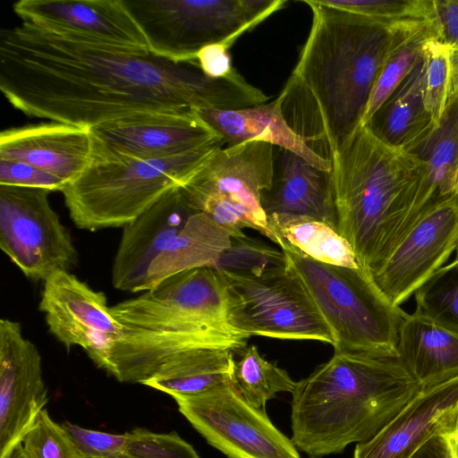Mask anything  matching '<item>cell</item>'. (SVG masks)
Returning <instances> with one entry per match:
<instances>
[{"instance_id":"cell-1","label":"cell","mask_w":458,"mask_h":458,"mask_svg":"<svg viewBox=\"0 0 458 458\" xmlns=\"http://www.w3.org/2000/svg\"><path fill=\"white\" fill-rule=\"evenodd\" d=\"M0 89L28 116L88 130L140 113L235 110L261 98L235 68L213 79L148 51L27 22L0 30Z\"/></svg>"},{"instance_id":"cell-2","label":"cell","mask_w":458,"mask_h":458,"mask_svg":"<svg viewBox=\"0 0 458 458\" xmlns=\"http://www.w3.org/2000/svg\"><path fill=\"white\" fill-rule=\"evenodd\" d=\"M301 2L312 11V25L282 90L283 113L293 130L318 154V148L325 149L330 160L362 126L373 89L402 28L320 0Z\"/></svg>"},{"instance_id":"cell-3","label":"cell","mask_w":458,"mask_h":458,"mask_svg":"<svg viewBox=\"0 0 458 458\" xmlns=\"http://www.w3.org/2000/svg\"><path fill=\"white\" fill-rule=\"evenodd\" d=\"M110 310L123 333L100 369L122 383L142 384L189 349L224 346L240 353L247 347L248 338L230 324L227 284L213 267L174 275Z\"/></svg>"},{"instance_id":"cell-4","label":"cell","mask_w":458,"mask_h":458,"mask_svg":"<svg viewBox=\"0 0 458 458\" xmlns=\"http://www.w3.org/2000/svg\"><path fill=\"white\" fill-rule=\"evenodd\" d=\"M421 389L396 359L335 351L297 382L292 441L310 458L343 453L372 438Z\"/></svg>"},{"instance_id":"cell-5","label":"cell","mask_w":458,"mask_h":458,"mask_svg":"<svg viewBox=\"0 0 458 458\" xmlns=\"http://www.w3.org/2000/svg\"><path fill=\"white\" fill-rule=\"evenodd\" d=\"M330 161L335 229L369 277L390 254L426 166L415 155L383 142L364 125Z\"/></svg>"},{"instance_id":"cell-6","label":"cell","mask_w":458,"mask_h":458,"mask_svg":"<svg viewBox=\"0 0 458 458\" xmlns=\"http://www.w3.org/2000/svg\"><path fill=\"white\" fill-rule=\"evenodd\" d=\"M90 160L62 193L76 227H123L168 191L182 187L225 144L218 140L167 158L141 159L119 153L92 132Z\"/></svg>"},{"instance_id":"cell-7","label":"cell","mask_w":458,"mask_h":458,"mask_svg":"<svg viewBox=\"0 0 458 458\" xmlns=\"http://www.w3.org/2000/svg\"><path fill=\"white\" fill-rule=\"evenodd\" d=\"M278 247L328 325L334 351L396 359L407 313L392 304L361 268L315 260L282 239Z\"/></svg>"},{"instance_id":"cell-8","label":"cell","mask_w":458,"mask_h":458,"mask_svg":"<svg viewBox=\"0 0 458 458\" xmlns=\"http://www.w3.org/2000/svg\"><path fill=\"white\" fill-rule=\"evenodd\" d=\"M149 52L176 64H196L204 47L231 46L282 9L285 0H125Z\"/></svg>"},{"instance_id":"cell-9","label":"cell","mask_w":458,"mask_h":458,"mask_svg":"<svg viewBox=\"0 0 458 458\" xmlns=\"http://www.w3.org/2000/svg\"><path fill=\"white\" fill-rule=\"evenodd\" d=\"M218 271L228 288L230 324L239 335L334 344L328 325L286 259L256 270Z\"/></svg>"},{"instance_id":"cell-10","label":"cell","mask_w":458,"mask_h":458,"mask_svg":"<svg viewBox=\"0 0 458 458\" xmlns=\"http://www.w3.org/2000/svg\"><path fill=\"white\" fill-rule=\"evenodd\" d=\"M47 189L0 185V248L29 279L45 281L78 263L67 228Z\"/></svg>"},{"instance_id":"cell-11","label":"cell","mask_w":458,"mask_h":458,"mask_svg":"<svg viewBox=\"0 0 458 458\" xmlns=\"http://www.w3.org/2000/svg\"><path fill=\"white\" fill-rule=\"evenodd\" d=\"M173 398L191 425L229 458H301L292 439L266 411L247 403L235 384Z\"/></svg>"},{"instance_id":"cell-12","label":"cell","mask_w":458,"mask_h":458,"mask_svg":"<svg viewBox=\"0 0 458 458\" xmlns=\"http://www.w3.org/2000/svg\"><path fill=\"white\" fill-rule=\"evenodd\" d=\"M38 309L49 333L68 352L81 347L98 368L123 333L106 295L66 270L55 271L44 281Z\"/></svg>"},{"instance_id":"cell-13","label":"cell","mask_w":458,"mask_h":458,"mask_svg":"<svg viewBox=\"0 0 458 458\" xmlns=\"http://www.w3.org/2000/svg\"><path fill=\"white\" fill-rule=\"evenodd\" d=\"M458 196L428 211L402 238L369 278L394 306L415 293L455 251Z\"/></svg>"},{"instance_id":"cell-14","label":"cell","mask_w":458,"mask_h":458,"mask_svg":"<svg viewBox=\"0 0 458 458\" xmlns=\"http://www.w3.org/2000/svg\"><path fill=\"white\" fill-rule=\"evenodd\" d=\"M48 402L36 345L19 322L0 320V458L19 443Z\"/></svg>"},{"instance_id":"cell-15","label":"cell","mask_w":458,"mask_h":458,"mask_svg":"<svg viewBox=\"0 0 458 458\" xmlns=\"http://www.w3.org/2000/svg\"><path fill=\"white\" fill-rule=\"evenodd\" d=\"M273 147L264 141L250 140L221 148L181 190L191 204L216 196L243 206L264 227L271 231L261 199L273 184Z\"/></svg>"},{"instance_id":"cell-16","label":"cell","mask_w":458,"mask_h":458,"mask_svg":"<svg viewBox=\"0 0 458 458\" xmlns=\"http://www.w3.org/2000/svg\"><path fill=\"white\" fill-rule=\"evenodd\" d=\"M13 9L22 22L52 32L149 52L125 0H20Z\"/></svg>"},{"instance_id":"cell-17","label":"cell","mask_w":458,"mask_h":458,"mask_svg":"<svg viewBox=\"0 0 458 458\" xmlns=\"http://www.w3.org/2000/svg\"><path fill=\"white\" fill-rule=\"evenodd\" d=\"M90 131L108 148L141 159L167 158L224 140L194 109L135 114Z\"/></svg>"},{"instance_id":"cell-18","label":"cell","mask_w":458,"mask_h":458,"mask_svg":"<svg viewBox=\"0 0 458 458\" xmlns=\"http://www.w3.org/2000/svg\"><path fill=\"white\" fill-rule=\"evenodd\" d=\"M197 211L179 187L123 226L112 268L113 286L123 292H142L151 263Z\"/></svg>"},{"instance_id":"cell-19","label":"cell","mask_w":458,"mask_h":458,"mask_svg":"<svg viewBox=\"0 0 458 458\" xmlns=\"http://www.w3.org/2000/svg\"><path fill=\"white\" fill-rule=\"evenodd\" d=\"M91 151L90 130L61 123L11 128L0 133V158L32 165L67 184L87 167Z\"/></svg>"},{"instance_id":"cell-20","label":"cell","mask_w":458,"mask_h":458,"mask_svg":"<svg viewBox=\"0 0 458 458\" xmlns=\"http://www.w3.org/2000/svg\"><path fill=\"white\" fill-rule=\"evenodd\" d=\"M458 405V375L424 387L380 431L356 445L353 458H410Z\"/></svg>"},{"instance_id":"cell-21","label":"cell","mask_w":458,"mask_h":458,"mask_svg":"<svg viewBox=\"0 0 458 458\" xmlns=\"http://www.w3.org/2000/svg\"><path fill=\"white\" fill-rule=\"evenodd\" d=\"M406 151L424 163L426 172L394 248L428 211L458 196V91L450 94L438 123Z\"/></svg>"},{"instance_id":"cell-22","label":"cell","mask_w":458,"mask_h":458,"mask_svg":"<svg viewBox=\"0 0 458 458\" xmlns=\"http://www.w3.org/2000/svg\"><path fill=\"white\" fill-rule=\"evenodd\" d=\"M280 149L272 187L261 199L267 217L304 216L335 228L331 172L318 168L290 150Z\"/></svg>"},{"instance_id":"cell-23","label":"cell","mask_w":458,"mask_h":458,"mask_svg":"<svg viewBox=\"0 0 458 458\" xmlns=\"http://www.w3.org/2000/svg\"><path fill=\"white\" fill-rule=\"evenodd\" d=\"M284 95L269 103L235 109H194L227 146L259 140L290 150L318 168L331 172V161L315 152L288 124L284 113Z\"/></svg>"},{"instance_id":"cell-24","label":"cell","mask_w":458,"mask_h":458,"mask_svg":"<svg viewBox=\"0 0 458 458\" xmlns=\"http://www.w3.org/2000/svg\"><path fill=\"white\" fill-rule=\"evenodd\" d=\"M396 360L422 388L458 375V332L419 312L407 314Z\"/></svg>"},{"instance_id":"cell-25","label":"cell","mask_w":458,"mask_h":458,"mask_svg":"<svg viewBox=\"0 0 458 458\" xmlns=\"http://www.w3.org/2000/svg\"><path fill=\"white\" fill-rule=\"evenodd\" d=\"M425 73L422 58L364 125L383 142L408 150L436 125L425 106Z\"/></svg>"},{"instance_id":"cell-26","label":"cell","mask_w":458,"mask_h":458,"mask_svg":"<svg viewBox=\"0 0 458 458\" xmlns=\"http://www.w3.org/2000/svg\"><path fill=\"white\" fill-rule=\"evenodd\" d=\"M235 352L224 346L189 349L170 357L141 385L174 396L195 395L234 384Z\"/></svg>"},{"instance_id":"cell-27","label":"cell","mask_w":458,"mask_h":458,"mask_svg":"<svg viewBox=\"0 0 458 458\" xmlns=\"http://www.w3.org/2000/svg\"><path fill=\"white\" fill-rule=\"evenodd\" d=\"M231 235L208 215L197 211L173 242L149 266L142 292L191 269L215 267L231 246Z\"/></svg>"},{"instance_id":"cell-28","label":"cell","mask_w":458,"mask_h":458,"mask_svg":"<svg viewBox=\"0 0 458 458\" xmlns=\"http://www.w3.org/2000/svg\"><path fill=\"white\" fill-rule=\"evenodd\" d=\"M267 223L277 246L282 239L315 260L360 268L349 242L325 222L304 216L271 215Z\"/></svg>"},{"instance_id":"cell-29","label":"cell","mask_w":458,"mask_h":458,"mask_svg":"<svg viewBox=\"0 0 458 458\" xmlns=\"http://www.w3.org/2000/svg\"><path fill=\"white\" fill-rule=\"evenodd\" d=\"M436 37L440 38L436 20L420 25L404 27L398 31L373 89L361 125H365L369 122L423 58L426 43Z\"/></svg>"},{"instance_id":"cell-30","label":"cell","mask_w":458,"mask_h":458,"mask_svg":"<svg viewBox=\"0 0 458 458\" xmlns=\"http://www.w3.org/2000/svg\"><path fill=\"white\" fill-rule=\"evenodd\" d=\"M235 360L233 378L235 387L250 406L265 411L266 403L277 393L293 394L297 382L286 370L264 359L256 345L247 346Z\"/></svg>"},{"instance_id":"cell-31","label":"cell","mask_w":458,"mask_h":458,"mask_svg":"<svg viewBox=\"0 0 458 458\" xmlns=\"http://www.w3.org/2000/svg\"><path fill=\"white\" fill-rule=\"evenodd\" d=\"M393 28L423 24L436 20L434 0H320Z\"/></svg>"},{"instance_id":"cell-32","label":"cell","mask_w":458,"mask_h":458,"mask_svg":"<svg viewBox=\"0 0 458 458\" xmlns=\"http://www.w3.org/2000/svg\"><path fill=\"white\" fill-rule=\"evenodd\" d=\"M414 294L416 312L458 332V260L439 268Z\"/></svg>"},{"instance_id":"cell-33","label":"cell","mask_w":458,"mask_h":458,"mask_svg":"<svg viewBox=\"0 0 458 458\" xmlns=\"http://www.w3.org/2000/svg\"><path fill=\"white\" fill-rule=\"evenodd\" d=\"M453 50L449 45L436 37L424 47L425 106L437 124L442 117L452 91Z\"/></svg>"},{"instance_id":"cell-34","label":"cell","mask_w":458,"mask_h":458,"mask_svg":"<svg viewBox=\"0 0 458 458\" xmlns=\"http://www.w3.org/2000/svg\"><path fill=\"white\" fill-rule=\"evenodd\" d=\"M30 458H84L62 424L42 410L21 439Z\"/></svg>"},{"instance_id":"cell-35","label":"cell","mask_w":458,"mask_h":458,"mask_svg":"<svg viewBox=\"0 0 458 458\" xmlns=\"http://www.w3.org/2000/svg\"><path fill=\"white\" fill-rule=\"evenodd\" d=\"M124 434L121 458H200L193 446L175 431L155 433L137 428Z\"/></svg>"},{"instance_id":"cell-36","label":"cell","mask_w":458,"mask_h":458,"mask_svg":"<svg viewBox=\"0 0 458 458\" xmlns=\"http://www.w3.org/2000/svg\"><path fill=\"white\" fill-rule=\"evenodd\" d=\"M285 261L281 250L267 246L245 234L232 238L231 246L213 267L218 270L246 271L264 268Z\"/></svg>"},{"instance_id":"cell-37","label":"cell","mask_w":458,"mask_h":458,"mask_svg":"<svg viewBox=\"0 0 458 458\" xmlns=\"http://www.w3.org/2000/svg\"><path fill=\"white\" fill-rule=\"evenodd\" d=\"M84 458H121L125 434H112L89 429L68 421L62 423Z\"/></svg>"},{"instance_id":"cell-38","label":"cell","mask_w":458,"mask_h":458,"mask_svg":"<svg viewBox=\"0 0 458 458\" xmlns=\"http://www.w3.org/2000/svg\"><path fill=\"white\" fill-rule=\"evenodd\" d=\"M0 185H12L62 191L67 183L32 165L0 158Z\"/></svg>"},{"instance_id":"cell-39","label":"cell","mask_w":458,"mask_h":458,"mask_svg":"<svg viewBox=\"0 0 458 458\" xmlns=\"http://www.w3.org/2000/svg\"><path fill=\"white\" fill-rule=\"evenodd\" d=\"M436 22L442 41L453 50V67H458V0H434Z\"/></svg>"},{"instance_id":"cell-40","label":"cell","mask_w":458,"mask_h":458,"mask_svg":"<svg viewBox=\"0 0 458 458\" xmlns=\"http://www.w3.org/2000/svg\"><path fill=\"white\" fill-rule=\"evenodd\" d=\"M226 42L215 43L202 47L197 54V65L206 76L218 79L227 76L234 67L231 64Z\"/></svg>"},{"instance_id":"cell-41","label":"cell","mask_w":458,"mask_h":458,"mask_svg":"<svg viewBox=\"0 0 458 458\" xmlns=\"http://www.w3.org/2000/svg\"><path fill=\"white\" fill-rule=\"evenodd\" d=\"M410 458H453L445 437L437 433L428 438Z\"/></svg>"},{"instance_id":"cell-42","label":"cell","mask_w":458,"mask_h":458,"mask_svg":"<svg viewBox=\"0 0 458 458\" xmlns=\"http://www.w3.org/2000/svg\"><path fill=\"white\" fill-rule=\"evenodd\" d=\"M437 433L446 440L453 458H458V405L443 420Z\"/></svg>"},{"instance_id":"cell-43","label":"cell","mask_w":458,"mask_h":458,"mask_svg":"<svg viewBox=\"0 0 458 458\" xmlns=\"http://www.w3.org/2000/svg\"><path fill=\"white\" fill-rule=\"evenodd\" d=\"M4 458H30L25 452L21 442L16 445Z\"/></svg>"},{"instance_id":"cell-44","label":"cell","mask_w":458,"mask_h":458,"mask_svg":"<svg viewBox=\"0 0 458 458\" xmlns=\"http://www.w3.org/2000/svg\"><path fill=\"white\" fill-rule=\"evenodd\" d=\"M458 91V67H453L452 91Z\"/></svg>"},{"instance_id":"cell-45","label":"cell","mask_w":458,"mask_h":458,"mask_svg":"<svg viewBox=\"0 0 458 458\" xmlns=\"http://www.w3.org/2000/svg\"><path fill=\"white\" fill-rule=\"evenodd\" d=\"M455 259L456 260H458V240H457V244H456V249H455Z\"/></svg>"}]
</instances>
